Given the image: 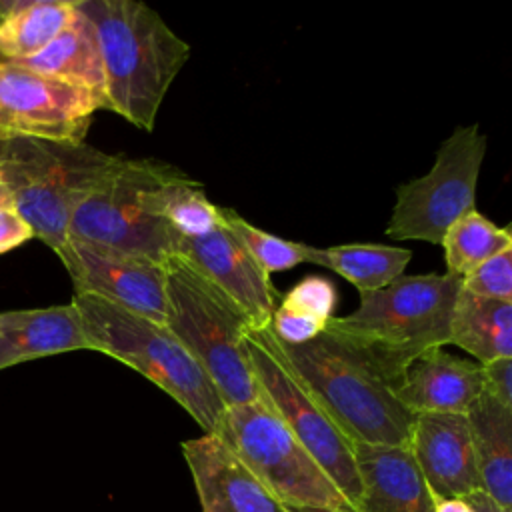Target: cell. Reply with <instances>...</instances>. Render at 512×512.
<instances>
[{
	"label": "cell",
	"instance_id": "35",
	"mask_svg": "<svg viewBox=\"0 0 512 512\" xmlns=\"http://www.w3.org/2000/svg\"><path fill=\"white\" fill-rule=\"evenodd\" d=\"M0 208H14L12 192L8 190V186L2 180H0Z\"/></svg>",
	"mask_w": 512,
	"mask_h": 512
},
{
	"label": "cell",
	"instance_id": "21",
	"mask_svg": "<svg viewBox=\"0 0 512 512\" xmlns=\"http://www.w3.org/2000/svg\"><path fill=\"white\" fill-rule=\"evenodd\" d=\"M450 344L472 354L480 364L512 358V302L482 298L460 288L450 318Z\"/></svg>",
	"mask_w": 512,
	"mask_h": 512
},
{
	"label": "cell",
	"instance_id": "29",
	"mask_svg": "<svg viewBox=\"0 0 512 512\" xmlns=\"http://www.w3.org/2000/svg\"><path fill=\"white\" fill-rule=\"evenodd\" d=\"M328 320L316 318L312 314L288 308L278 304L272 312V320H270V330L274 332V336L284 342V344H304L314 340L318 334L324 332Z\"/></svg>",
	"mask_w": 512,
	"mask_h": 512
},
{
	"label": "cell",
	"instance_id": "3",
	"mask_svg": "<svg viewBox=\"0 0 512 512\" xmlns=\"http://www.w3.org/2000/svg\"><path fill=\"white\" fill-rule=\"evenodd\" d=\"M252 332L352 444L410 446L414 414L356 352L332 334L324 330L314 340L292 346L280 342L270 326Z\"/></svg>",
	"mask_w": 512,
	"mask_h": 512
},
{
	"label": "cell",
	"instance_id": "18",
	"mask_svg": "<svg viewBox=\"0 0 512 512\" xmlns=\"http://www.w3.org/2000/svg\"><path fill=\"white\" fill-rule=\"evenodd\" d=\"M74 350H90V346L72 302L0 312V370Z\"/></svg>",
	"mask_w": 512,
	"mask_h": 512
},
{
	"label": "cell",
	"instance_id": "6",
	"mask_svg": "<svg viewBox=\"0 0 512 512\" xmlns=\"http://www.w3.org/2000/svg\"><path fill=\"white\" fill-rule=\"evenodd\" d=\"M164 268L166 328L208 374L226 408L260 400L246 348L248 316L182 256L172 254Z\"/></svg>",
	"mask_w": 512,
	"mask_h": 512
},
{
	"label": "cell",
	"instance_id": "8",
	"mask_svg": "<svg viewBox=\"0 0 512 512\" xmlns=\"http://www.w3.org/2000/svg\"><path fill=\"white\" fill-rule=\"evenodd\" d=\"M216 436L284 506L356 512L262 400L226 408Z\"/></svg>",
	"mask_w": 512,
	"mask_h": 512
},
{
	"label": "cell",
	"instance_id": "10",
	"mask_svg": "<svg viewBox=\"0 0 512 512\" xmlns=\"http://www.w3.org/2000/svg\"><path fill=\"white\" fill-rule=\"evenodd\" d=\"M246 348L260 400L284 422L358 512L360 476L352 442L252 330L246 334Z\"/></svg>",
	"mask_w": 512,
	"mask_h": 512
},
{
	"label": "cell",
	"instance_id": "37",
	"mask_svg": "<svg viewBox=\"0 0 512 512\" xmlns=\"http://www.w3.org/2000/svg\"><path fill=\"white\" fill-rule=\"evenodd\" d=\"M0 60H2V58H0Z\"/></svg>",
	"mask_w": 512,
	"mask_h": 512
},
{
	"label": "cell",
	"instance_id": "25",
	"mask_svg": "<svg viewBox=\"0 0 512 512\" xmlns=\"http://www.w3.org/2000/svg\"><path fill=\"white\" fill-rule=\"evenodd\" d=\"M162 220L180 236H204L220 224V206H216L204 186L182 172L160 196Z\"/></svg>",
	"mask_w": 512,
	"mask_h": 512
},
{
	"label": "cell",
	"instance_id": "12",
	"mask_svg": "<svg viewBox=\"0 0 512 512\" xmlns=\"http://www.w3.org/2000/svg\"><path fill=\"white\" fill-rule=\"evenodd\" d=\"M76 292L100 296L164 324L166 268L152 258L70 240L56 252Z\"/></svg>",
	"mask_w": 512,
	"mask_h": 512
},
{
	"label": "cell",
	"instance_id": "23",
	"mask_svg": "<svg viewBox=\"0 0 512 512\" xmlns=\"http://www.w3.org/2000/svg\"><path fill=\"white\" fill-rule=\"evenodd\" d=\"M76 0H28V4L0 22V58L26 60L44 50L74 18Z\"/></svg>",
	"mask_w": 512,
	"mask_h": 512
},
{
	"label": "cell",
	"instance_id": "14",
	"mask_svg": "<svg viewBox=\"0 0 512 512\" xmlns=\"http://www.w3.org/2000/svg\"><path fill=\"white\" fill-rule=\"evenodd\" d=\"M410 450L432 496L466 498L482 490L466 414H414Z\"/></svg>",
	"mask_w": 512,
	"mask_h": 512
},
{
	"label": "cell",
	"instance_id": "34",
	"mask_svg": "<svg viewBox=\"0 0 512 512\" xmlns=\"http://www.w3.org/2000/svg\"><path fill=\"white\" fill-rule=\"evenodd\" d=\"M28 4V0H0V22L16 14Z\"/></svg>",
	"mask_w": 512,
	"mask_h": 512
},
{
	"label": "cell",
	"instance_id": "7",
	"mask_svg": "<svg viewBox=\"0 0 512 512\" xmlns=\"http://www.w3.org/2000/svg\"><path fill=\"white\" fill-rule=\"evenodd\" d=\"M180 174L156 158L122 156L74 210L68 238L166 262L178 234L160 216V196Z\"/></svg>",
	"mask_w": 512,
	"mask_h": 512
},
{
	"label": "cell",
	"instance_id": "11",
	"mask_svg": "<svg viewBox=\"0 0 512 512\" xmlns=\"http://www.w3.org/2000/svg\"><path fill=\"white\" fill-rule=\"evenodd\" d=\"M96 110L92 92L0 60V136L84 142Z\"/></svg>",
	"mask_w": 512,
	"mask_h": 512
},
{
	"label": "cell",
	"instance_id": "5",
	"mask_svg": "<svg viewBox=\"0 0 512 512\" xmlns=\"http://www.w3.org/2000/svg\"><path fill=\"white\" fill-rule=\"evenodd\" d=\"M122 156L86 142L0 136V180L14 210L34 238L58 252L68 242V226L78 204L114 170Z\"/></svg>",
	"mask_w": 512,
	"mask_h": 512
},
{
	"label": "cell",
	"instance_id": "36",
	"mask_svg": "<svg viewBox=\"0 0 512 512\" xmlns=\"http://www.w3.org/2000/svg\"><path fill=\"white\" fill-rule=\"evenodd\" d=\"M290 512H336V510H324V508H288Z\"/></svg>",
	"mask_w": 512,
	"mask_h": 512
},
{
	"label": "cell",
	"instance_id": "2",
	"mask_svg": "<svg viewBox=\"0 0 512 512\" xmlns=\"http://www.w3.org/2000/svg\"><path fill=\"white\" fill-rule=\"evenodd\" d=\"M94 24L104 64V110L154 130L162 100L192 48L144 2L76 0Z\"/></svg>",
	"mask_w": 512,
	"mask_h": 512
},
{
	"label": "cell",
	"instance_id": "31",
	"mask_svg": "<svg viewBox=\"0 0 512 512\" xmlns=\"http://www.w3.org/2000/svg\"><path fill=\"white\" fill-rule=\"evenodd\" d=\"M34 238L28 222L14 208H0V254Z\"/></svg>",
	"mask_w": 512,
	"mask_h": 512
},
{
	"label": "cell",
	"instance_id": "17",
	"mask_svg": "<svg viewBox=\"0 0 512 512\" xmlns=\"http://www.w3.org/2000/svg\"><path fill=\"white\" fill-rule=\"evenodd\" d=\"M360 476L358 512H434L410 446L352 444Z\"/></svg>",
	"mask_w": 512,
	"mask_h": 512
},
{
	"label": "cell",
	"instance_id": "13",
	"mask_svg": "<svg viewBox=\"0 0 512 512\" xmlns=\"http://www.w3.org/2000/svg\"><path fill=\"white\" fill-rule=\"evenodd\" d=\"M174 254L190 262L202 276L228 294L252 322V330L270 326L278 292L244 244L222 222L204 236H176Z\"/></svg>",
	"mask_w": 512,
	"mask_h": 512
},
{
	"label": "cell",
	"instance_id": "4",
	"mask_svg": "<svg viewBox=\"0 0 512 512\" xmlns=\"http://www.w3.org/2000/svg\"><path fill=\"white\" fill-rule=\"evenodd\" d=\"M72 304L78 310L90 350L140 372L176 400L204 434L218 432L226 406L208 374L166 324L94 294L74 292Z\"/></svg>",
	"mask_w": 512,
	"mask_h": 512
},
{
	"label": "cell",
	"instance_id": "20",
	"mask_svg": "<svg viewBox=\"0 0 512 512\" xmlns=\"http://www.w3.org/2000/svg\"><path fill=\"white\" fill-rule=\"evenodd\" d=\"M466 418L482 492L512 512V408L482 392Z\"/></svg>",
	"mask_w": 512,
	"mask_h": 512
},
{
	"label": "cell",
	"instance_id": "15",
	"mask_svg": "<svg viewBox=\"0 0 512 512\" xmlns=\"http://www.w3.org/2000/svg\"><path fill=\"white\" fill-rule=\"evenodd\" d=\"M182 454L202 512H290L216 434L184 440Z\"/></svg>",
	"mask_w": 512,
	"mask_h": 512
},
{
	"label": "cell",
	"instance_id": "32",
	"mask_svg": "<svg viewBox=\"0 0 512 512\" xmlns=\"http://www.w3.org/2000/svg\"><path fill=\"white\" fill-rule=\"evenodd\" d=\"M432 502H434V512H476L466 498L432 496Z\"/></svg>",
	"mask_w": 512,
	"mask_h": 512
},
{
	"label": "cell",
	"instance_id": "1",
	"mask_svg": "<svg viewBox=\"0 0 512 512\" xmlns=\"http://www.w3.org/2000/svg\"><path fill=\"white\" fill-rule=\"evenodd\" d=\"M460 288L462 278L450 272L402 274L380 290L360 292L358 308L332 316L324 330L394 390L414 358L450 344V318Z\"/></svg>",
	"mask_w": 512,
	"mask_h": 512
},
{
	"label": "cell",
	"instance_id": "24",
	"mask_svg": "<svg viewBox=\"0 0 512 512\" xmlns=\"http://www.w3.org/2000/svg\"><path fill=\"white\" fill-rule=\"evenodd\" d=\"M440 244L448 272L464 278L488 258L512 250V232L510 226H498L478 210H472L446 230Z\"/></svg>",
	"mask_w": 512,
	"mask_h": 512
},
{
	"label": "cell",
	"instance_id": "26",
	"mask_svg": "<svg viewBox=\"0 0 512 512\" xmlns=\"http://www.w3.org/2000/svg\"><path fill=\"white\" fill-rule=\"evenodd\" d=\"M222 222L234 232V236L244 244L250 256L258 262V266L270 276L274 272L290 270L302 262H308L310 246L294 240L280 238L266 230L256 228L246 218H242L232 208L220 206Z\"/></svg>",
	"mask_w": 512,
	"mask_h": 512
},
{
	"label": "cell",
	"instance_id": "19",
	"mask_svg": "<svg viewBox=\"0 0 512 512\" xmlns=\"http://www.w3.org/2000/svg\"><path fill=\"white\" fill-rule=\"evenodd\" d=\"M16 64L58 82L88 90L102 100L104 108L106 80L96 28L78 6L70 24L44 50Z\"/></svg>",
	"mask_w": 512,
	"mask_h": 512
},
{
	"label": "cell",
	"instance_id": "28",
	"mask_svg": "<svg viewBox=\"0 0 512 512\" xmlns=\"http://www.w3.org/2000/svg\"><path fill=\"white\" fill-rule=\"evenodd\" d=\"M336 288L324 276H306L282 298V306L312 314L322 320H330L336 306Z\"/></svg>",
	"mask_w": 512,
	"mask_h": 512
},
{
	"label": "cell",
	"instance_id": "30",
	"mask_svg": "<svg viewBox=\"0 0 512 512\" xmlns=\"http://www.w3.org/2000/svg\"><path fill=\"white\" fill-rule=\"evenodd\" d=\"M484 394L512 408V358H498L482 364Z\"/></svg>",
	"mask_w": 512,
	"mask_h": 512
},
{
	"label": "cell",
	"instance_id": "16",
	"mask_svg": "<svg viewBox=\"0 0 512 512\" xmlns=\"http://www.w3.org/2000/svg\"><path fill=\"white\" fill-rule=\"evenodd\" d=\"M482 392V364L444 348H430L414 358L394 388L396 398L412 414H466Z\"/></svg>",
	"mask_w": 512,
	"mask_h": 512
},
{
	"label": "cell",
	"instance_id": "9",
	"mask_svg": "<svg viewBox=\"0 0 512 512\" xmlns=\"http://www.w3.org/2000/svg\"><path fill=\"white\" fill-rule=\"evenodd\" d=\"M484 154L486 136L478 124L454 128L438 146L432 168L396 188L386 236L440 244L456 220L476 210V184Z\"/></svg>",
	"mask_w": 512,
	"mask_h": 512
},
{
	"label": "cell",
	"instance_id": "27",
	"mask_svg": "<svg viewBox=\"0 0 512 512\" xmlns=\"http://www.w3.org/2000/svg\"><path fill=\"white\" fill-rule=\"evenodd\" d=\"M462 288L482 298L512 302V250H504L462 278Z\"/></svg>",
	"mask_w": 512,
	"mask_h": 512
},
{
	"label": "cell",
	"instance_id": "33",
	"mask_svg": "<svg viewBox=\"0 0 512 512\" xmlns=\"http://www.w3.org/2000/svg\"><path fill=\"white\" fill-rule=\"evenodd\" d=\"M466 500L474 506L476 512H510V510H504L502 506H498L490 496H486L482 490L466 496Z\"/></svg>",
	"mask_w": 512,
	"mask_h": 512
},
{
	"label": "cell",
	"instance_id": "22",
	"mask_svg": "<svg viewBox=\"0 0 512 512\" xmlns=\"http://www.w3.org/2000/svg\"><path fill=\"white\" fill-rule=\"evenodd\" d=\"M412 258V250L386 244H340L330 248L310 246L308 262L334 270L358 292H372L400 278Z\"/></svg>",
	"mask_w": 512,
	"mask_h": 512
}]
</instances>
